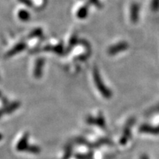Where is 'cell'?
<instances>
[{
	"instance_id": "cell-1",
	"label": "cell",
	"mask_w": 159,
	"mask_h": 159,
	"mask_svg": "<svg viewBox=\"0 0 159 159\" xmlns=\"http://www.w3.org/2000/svg\"><path fill=\"white\" fill-rule=\"evenodd\" d=\"M130 11H132L133 13H130V20L132 22H135V21H138L139 19V7L136 4H132L130 5Z\"/></svg>"
}]
</instances>
